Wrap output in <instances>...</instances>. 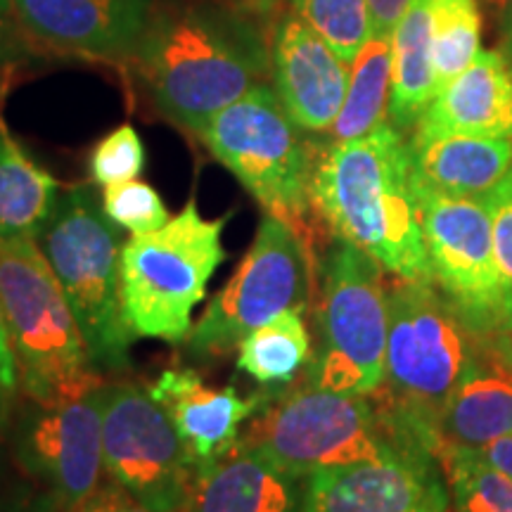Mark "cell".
Instances as JSON below:
<instances>
[{
	"instance_id": "obj_3",
	"label": "cell",
	"mask_w": 512,
	"mask_h": 512,
	"mask_svg": "<svg viewBox=\"0 0 512 512\" xmlns=\"http://www.w3.org/2000/svg\"><path fill=\"white\" fill-rule=\"evenodd\" d=\"M434 285V280H399L389 287L384 382L370 396L394 437L439 456L448 399L477 344L451 299Z\"/></svg>"
},
{
	"instance_id": "obj_14",
	"label": "cell",
	"mask_w": 512,
	"mask_h": 512,
	"mask_svg": "<svg viewBox=\"0 0 512 512\" xmlns=\"http://www.w3.org/2000/svg\"><path fill=\"white\" fill-rule=\"evenodd\" d=\"M451 496L437 456L399 439L380 458L302 479L299 512H448Z\"/></svg>"
},
{
	"instance_id": "obj_28",
	"label": "cell",
	"mask_w": 512,
	"mask_h": 512,
	"mask_svg": "<svg viewBox=\"0 0 512 512\" xmlns=\"http://www.w3.org/2000/svg\"><path fill=\"white\" fill-rule=\"evenodd\" d=\"M290 10L349 67L375 36L368 0H290Z\"/></svg>"
},
{
	"instance_id": "obj_42",
	"label": "cell",
	"mask_w": 512,
	"mask_h": 512,
	"mask_svg": "<svg viewBox=\"0 0 512 512\" xmlns=\"http://www.w3.org/2000/svg\"><path fill=\"white\" fill-rule=\"evenodd\" d=\"M489 3H494V5H498V8L505 10V5H508V0H489Z\"/></svg>"
},
{
	"instance_id": "obj_29",
	"label": "cell",
	"mask_w": 512,
	"mask_h": 512,
	"mask_svg": "<svg viewBox=\"0 0 512 512\" xmlns=\"http://www.w3.org/2000/svg\"><path fill=\"white\" fill-rule=\"evenodd\" d=\"M100 200L112 223H117L121 230H128L131 235L155 233L171 221L169 209H166L159 192L138 178L107 185V188H102Z\"/></svg>"
},
{
	"instance_id": "obj_32",
	"label": "cell",
	"mask_w": 512,
	"mask_h": 512,
	"mask_svg": "<svg viewBox=\"0 0 512 512\" xmlns=\"http://www.w3.org/2000/svg\"><path fill=\"white\" fill-rule=\"evenodd\" d=\"M19 396H22L19 363L15 347H12L8 318H5L3 304H0V401L8 403L10 408H15Z\"/></svg>"
},
{
	"instance_id": "obj_40",
	"label": "cell",
	"mask_w": 512,
	"mask_h": 512,
	"mask_svg": "<svg viewBox=\"0 0 512 512\" xmlns=\"http://www.w3.org/2000/svg\"><path fill=\"white\" fill-rule=\"evenodd\" d=\"M491 347L498 351V356L503 358V361H508L512 366V337H503L498 335L494 342H491Z\"/></svg>"
},
{
	"instance_id": "obj_33",
	"label": "cell",
	"mask_w": 512,
	"mask_h": 512,
	"mask_svg": "<svg viewBox=\"0 0 512 512\" xmlns=\"http://www.w3.org/2000/svg\"><path fill=\"white\" fill-rule=\"evenodd\" d=\"M72 512H155L145 508L143 503H138L131 494H126L119 484H114L112 479L102 482V486L95 494L88 498L86 503H81L79 508Z\"/></svg>"
},
{
	"instance_id": "obj_26",
	"label": "cell",
	"mask_w": 512,
	"mask_h": 512,
	"mask_svg": "<svg viewBox=\"0 0 512 512\" xmlns=\"http://www.w3.org/2000/svg\"><path fill=\"white\" fill-rule=\"evenodd\" d=\"M437 460L451 496L448 512H512V479L491 467L477 451L444 446Z\"/></svg>"
},
{
	"instance_id": "obj_9",
	"label": "cell",
	"mask_w": 512,
	"mask_h": 512,
	"mask_svg": "<svg viewBox=\"0 0 512 512\" xmlns=\"http://www.w3.org/2000/svg\"><path fill=\"white\" fill-rule=\"evenodd\" d=\"M394 441L373 396L330 392L304 380L278 389L240 434L242 446L297 479L380 458Z\"/></svg>"
},
{
	"instance_id": "obj_30",
	"label": "cell",
	"mask_w": 512,
	"mask_h": 512,
	"mask_svg": "<svg viewBox=\"0 0 512 512\" xmlns=\"http://www.w3.org/2000/svg\"><path fill=\"white\" fill-rule=\"evenodd\" d=\"M145 145L138 131L131 124H124L107 133L91 152V176L93 181L107 185L133 181L145 169Z\"/></svg>"
},
{
	"instance_id": "obj_17",
	"label": "cell",
	"mask_w": 512,
	"mask_h": 512,
	"mask_svg": "<svg viewBox=\"0 0 512 512\" xmlns=\"http://www.w3.org/2000/svg\"><path fill=\"white\" fill-rule=\"evenodd\" d=\"M147 389L171 415L200 467L228 456L238 446L247 422L278 392L261 387L242 396L235 387H211L195 368L164 370Z\"/></svg>"
},
{
	"instance_id": "obj_35",
	"label": "cell",
	"mask_w": 512,
	"mask_h": 512,
	"mask_svg": "<svg viewBox=\"0 0 512 512\" xmlns=\"http://www.w3.org/2000/svg\"><path fill=\"white\" fill-rule=\"evenodd\" d=\"M479 456H482L491 467H496L498 472H503L505 477L512 479V434L508 437L494 441V444L479 448Z\"/></svg>"
},
{
	"instance_id": "obj_5",
	"label": "cell",
	"mask_w": 512,
	"mask_h": 512,
	"mask_svg": "<svg viewBox=\"0 0 512 512\" xmlns=\"http://www.w3.org/2000/svg\"><path fill=\"white\" fill-rule=\"evenodd\" d=\"M0 304L15 347L22 399L74 401L105 384L53 268L36 240L0 238Z\"/></svg>"
},
{
	"instance_id": "obj_2",
	"label": "cell",
	"mask_w": 512,
	"mask_h": 512,
	"mask_svg": "<svg viewBox=\"0 0 512 512\" xmlns=\"http://www.w3.org/2000/svg\"><path fill=\"white\" fill-rule=\"evenodd\" d=\"M133 57L157 112L197 138L271 76V46L256 17L214 3L152 17Z\"/></svg>"
},
{
	"instance_id": "obj_41",
	"label": "cell",
	"mask_w": 512,
	"mask_h": 512,
	"mask_svg": "<svg viewBox=\"0 0 512 512\" xmlns=\"http://www.w3.org/2000/svg\"><path fill=\"white\" fill-rule=\"evenodd\" d=\"M505 22H508V27L512 31V0H508V5H505Z\"/></svg>"
},
{
	"instance_id": "obj_24",
	"label": "cell",
	"mask_w": 512,
	"mask_h": 512,
	"mask_svg": "<svg viewBox=\"0 0 512 512\" xmlns=\"http://www.w3.org/2000/svg\"><path fill=\"white\" fill-rule=\"evenodd\" d=\"M392 98V36L375 34L349 67V88L342 112L330 128V143L368 136L389 121Z\"/></svg>"
},
{
	"instance_id": "obj_34",
	"label": "cell",
	"mask_w": 512,
	"mask_h": 512,
	"mask_svg": "<svg viewBox=\"0 0 512 512\" xmlns=\"http://www.w3.org/2000/svg\"><path fill=\"white\" fill-rule=\"evenodd\" d=\"M413 0H368L370 15H373V29L380 36H392L396 24L408 10Z\"/></svg>"
},
{
	"instance_id": "obj_43",
	"label": "cell",
	"mask_w": 512,
	"mask_h": 512,
	"mask_svg": "<svg viewBox=\"0 0 512 512\" xmlns=\"http://www.w3.org/2000/svg\"><path fill=\"white\" fill-rule=\"evenodd\" d=\"M8 3H10V0H0V15H3L5 8H8Z\"/></svg>"
},
{
	"instance_id": "obj_8",
	"label": "cell",
	"mask_w": 512,
	"mask_h": 512,
	"mask_svg": "<svg viewBox=\"0 0 512 512\" xmlns=\"http://www.w3.org/2000/svg\"><path fill=\"white\" fill-rule=\"evenodd\" d=\"M382 268L361 249L337 240L318 264L316 347L304 382L342 394L370 396L384 382L389 287Z\"/></svg>"
},
{
	"instance_id": "obj_27",
	"label": "cell",
	"mask_w": 512,
	"mask_h": 512,
	"mask_svg": "<svg viewBox=\"0 0 512 512\" xmlns=\"http://www.w3.org/2000/svg\"><path fill=\"white\" fill-rule=\"evenodd\" d=\"M432 67L437 93L479 55L482 17L477 0H430Z\"/></svg>"
},
{
	"instance_id": "obj_7",
	"label": "cell",
	"mask_w": 512,
	"mask_h": 512,
	"mask_svg": "<svg viewBox=\"0 0 512 512\" xmlns=\"http://www.w3.org/2000/svg\"><path fill=\"white\" fill-rule=\"evenodd\" d=\"M200 140L266 214L287 221L313 245L318 216L311 183L318 147L302 136L271 83H259L216 114Z\"/></svg>"
},
{
	"instance_id": "obj_38",
	"label": "cell",
	"mask_w": 512,
	"mask_h": 512,
	"mask_svg": "<svg viewBox=\"0 0 512 512\" xmlns=\"http://www.w3.org/2000/svg\"><path fill=\"white\" fill-rule=\"evenodd\" d=\"M233 3L235 8L247 12V15H252L256 19H266L273 17L275 10H278L285 0H233Z\"/></svg>"
},
{
	"instance_id": "obj_39",
	"label": "cell",
	"mask_w": 512,
	"mask_h": 512,
	"mask_svg": "<svg viewBox=\"0 0 512 512\" xmlns=\"http://www.w3.org/2000/svg\"><path fill=\"white\" fill-rule=\"evenodd\" d=\"M494 332L503 337H512V283L505 285L501 304H498Z\"/></svg>"
},
{
	"instance_id": "obj_19",
	"label": "cell",
	"mask_w": 512,
	"mask_h": 512,
	"mask_svg": "<svg viewBox=\"0 0 512 512\" xmlns=\"http://www.w3.org/2000/svg\"><path fill=\"white\" fill-rule=\"evenodd\" d=\"M299 498L302 479L238 441L228 456L197 470L185 512H299Z\"/></svg>"
},
{
	"instance_id": "obj_20",
	"label": "cell",
	"mask_w": 512,
	"mask_h": 512,
	"mask_svg": "<svg viewBox=\"0 0 512 512\" xmlns=\"http://www.w3.org/2000/svg\"><path fill=\"white\" fill-rule=\"evenodd\" d=\"M508 434H512V366L494 347H477L448 399L441 420V448L479 451Z\"/></svg>"
},
{
	"instance_id": "obj_13",
	"label": "cell",
	"mask_w": 512,
	"mask_h": 512,
	"mask_svg": "<svg viewBox=\"0 0 512 512\" xmlns=\"http://www.w3.org/2000/svg\"><path fill=\"white\" fill-rule=\"evenodd\" d=\"M420 228L434 280L475 335H491L508 280L498 268L482 200L453 197L415 178Z\"/></svg>"
},
{
	"instance_id": "obj_15",
	"label": "cell",
	"mask_w": 512,
	"mask_h": 512,
	"mask_svg": "<svg viewBox=\"0 0 512 512\" xmlns=\"http://www.w3.org/2000/svg\"><path fill=\"white\" fill-rule=\"evenodd\" d=\"M271 86L302 131H330L349 88V64L292 10L283 12L268 38Z\"/></svg>"
},
{
	"instance_id": "obj_16",
	"label": "cell",
	"mask_w": 512,
	"mask_h": 512,
	"mask_svg": "<svg viewBox=\"0 0 512 512\" xmlns=\"http://www.w3.org/2000/svg\"><path fill=\"white\" fill-rule=\"evenodd\" d=\"M24 31L48 48L91 57L136 53L150 0H10Z\"/></svg>"
},
{
	"instance_id": "obj_12",
	"label": "cell",
	"mask_w": 512,
	"mask_h": 512,
	"mask_svg": "<svg viewBox=\"0 0 512 512\" xmlns=\"http://www.w3.org/2000/svg\"><path fill=\"white\" fill-rule=\"evenodd\" d=\"M10 453L53 512H72L107 479L100 389L74 401L24 399L10 427Z\"/></svg>"
},
{
	"instance_id": "obj_44",
	"label": "cell",
	"mask_w": 512,
	"mask_h": 512,
	"mask_svg": "<svg viewBox=\"0 0 512 512\" xmlns=\"http://www.w3.org/2000/svg\"><path fill=\"white\" fill-rule=\"evenodd\" d=\"M508 38H510V50H512V31L508 34Z\"/></svg>"
},
{
	"instance_id": "obj_1",
	"label": "cell",
	"mask_w": 512,
	"mask_h": 512,
	"mask_svg": "<svg viewBox=\"0 0 512 512\" xmlns=\"http://www.w3.org/2000/svg\"><path fill=\"white\" fill-rule=\"evenodd\" d=\"M311 202L335 240L366 252L384 273L396 280H434L420 228L411 143L392 121L363 138L320 147Z\"/></svg>"
},
{
	"instance_id": "obj_22",
	"label": "cell",
	"mask_w": 512,
	"mask_h": 512,
	"mask_svg": "<svg viewBox=\"0 0 512 512\" xmlns=\"http://www.w3.org/2000/svg\"><path fill=\"white\" fill-rule=\"evenodd\" d=\"M60 195L57 178L36 164L0 119V238H41Z\"/></svg>"
},
{
	"instance_id": "obj_21",
	"label": "cell",
	"mask_w": 512,
	"mask_h": 512,
	"mask_svg": "<svg viewBox=\"0 0 512 512\" xmlns=\"http://www.w3.org/2000/svg\"><path fill=\"white\" fill-rule=\"evenodd\" d=\"M415 178L453 197L482 200L512 169V138H479L463 133L413 136Z\"/></svg>"
},
{
	"instance_id": "obj_4",
	"label": "cell",
	"mask_w": 512,
	"mask_h": 512,
	"mask_svg": "<svg viewBox=\"0 0 512 512\" xmlns=\"http://www.w3.org/2000/svg\"><path fill=\"white\" fill-rule=\"evenodd\" d=\"M36 242L79 323L95 370L128 373L138 337L121 304L119 259L126 240L102 209L98 192L86 183L62 190L53 219Z\"/></svg>"
},
{
	"instance_id": "obj_11",
	"label": "cell",
	"mask_w": 512,
	"mask_h": 512,
	"mask_svg": "<svg viewBox=\"0 0 512 512\" xmlns=\"http://www.w3.org/2000/svg\"><path fill=\"white\" fill-rule=\"evenodd\" d=\"M105 472L155 512H185L200 465L150 389L131 380L100 387Z\"/></svg>"
},
{
	"instance_id": "obj_31",
	"label": "cell",
	"mask_w": 512,
	"mask_h": 512,
	"mask_svg": "<svg viewBox=\"0 0 512 512\" xmlns=\"http://www.w3.org/2000/svg\"><path fill=\"white\" fill-rule=\"evenodd\" d=\"M491 219V233H494V252L503 278L512 283V169L494 190L482 197Z\"/></svg>"
},
{
	"instance_id": "obj_6",
	"label": "cell",
	"mask_w": 512,
	"mask_h": 512,
	"mask_svg": "<svg viewBox=\"0 0 512 512\" xmlns=\"http://www.w3.org/2000/svg\"><path fill=\"white\" fill-rule=\"evenodd\" d=\"M228 221L230 214L204 219L192 197L166 226L124 242L121 304L133 335L176 347L188 339L192 311L207 297L209 280L226 261L223 230Z\"/></svg>"
},
{
	"instance_id": "obj_37",
	"label": "cell",
	"mask_w": 512,
	"mask_h": 512,
	"mask_svg": "<svg viewBox=\"0 0 512 512\" xmlns=\"http://www.w3.org/2000/svg\"><path fill=\"white\" fill-rule=\"evenodd\" d=\"M12 411L8 403L0 401V479H3L5 465H8V458H12L10 453V427H12Z\"/></svg>"
},
{
	"instance_id": "obj_36",
	"label": "cell",
	"mask_w": 512,
	"mask_h": 512,
	"mask_svg": "<svg viewBox=\"0 0 512 512\" xmlns=\"http://www.w3.org/2000/svg\"><path fill=\"white\" fill-rule=\"evenodd\" d=\"M0 512H53L41 496H3L0 494Z\"/></svg>"
},
{
	"instance_id": "obj_10",
	"label": "cell",
	"mask_w": 512,
	"mask_h": 512,
	"mask_svg": "<svg viewBox=\"0 0 512 512\" xmlns=\"http://www.w3.org/2000/svg\"><path fill=\"white\" fill-rule=\"evenodd\" d=\"M316 285L313 245L278 216L264 214L233 278L214 294L183 342L185 356L209 363L285 311L306 313Z\"/></svg>"
},
{
	"instance_id": "obj_18",
	"label": "cell",
	"mask_w": 512,
	"mask_h": 512,
	"mask_svg": "<svg viewBox=\"0 0 512 512\" xmlns=\"http://www.w3.org/2000/svg\"><path fill=\"white\" fill-rule=\"evenodd\" d=\"M463 133L512 138V64L498 50L479 55L434 95L413 136Z\"/></svg>"
},
{
	"instance_id": "obj_23",
	"label": "cell",
	"mask_w": 512,
	"mask_h": 512,
	"mask_svg": "<svg viewBox=\"0 0 512 512\" xmlns=\"http://www.w3.org/2000/svg\"><path fill=\"white\" fill-rule=\"evenodd\" d=\"M437 95L432 67L430 0H413L392 34V98L389 121L401 133L418 126Z\"/></svg>"
},
{
	"instance_id": "obj_25",
	"label": "cell",
	"mask_w": 512,
	"mask_h": 512,
	"mask_svg": "<svg viewBox=\"0 0 512 512\" xmlns=\"http://www.w3.org/2000/svg\"><path fill=\"white\" fill-rule=\"evenodd\" d=\"M311 335L302 311H285L242 339L235 368L261 387L285 389L311 358Z\"/></svg>"
}]
</instances>
